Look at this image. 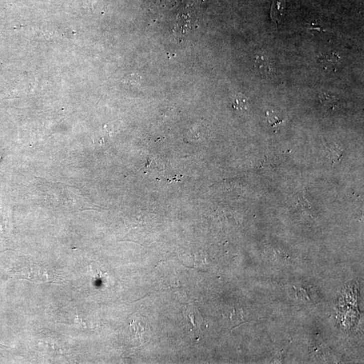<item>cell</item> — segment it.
<instances>
[{"mask_svg": "<svg viewBox=\"0 0 364 364\" xmlns=\"http://www.w3.org/2000/svg\"><path fill=\"white\" fill-rule=\"evenodd\" d=\"M234 107L237 110L246 111L248 109V103L247 99L244 96L239 95L235 99Z\"/></svg>", "mask_w": 364, "mask_h": 364, "instance_id": "obj_5", "label": "cell"}, {"mask_svg": "<svg viewBox=\"0 0 364 364\" xmlns=\"http://www.w3.org/2000/svg\"><path fill=\"white\" fill-rule=\"evenodd\" d=\"M267 117L268 123H269V124L272 127H274L277 124H281V123L283 122V121L282 119H281L280 117H279L276 113L273 112V111H268L267 112Z\"/></svg>", "mask_w": 364, "mask_h": 364, "instance_id": "obj_7", "label": "cell"}, {"mask_svg": "<svg viewBox=\"0 0 364 364\" xmlns=\"http://www.w3.org/2000/svg\"><path fill=\"white\" fill-rule=\"evenodd\" d=\"M255 67L260 74L263 76H269L271 74L272 67L271 63L263 55H256L255 57Z\"/></svg>", "mask_w": 364, "mask_h": 364, "instance_id": "obj_1", "label": "cell"}, {"mask_svg": "<svg viewBox=\"0 0 364 364\" xmlns=\"http://www.w3.org/2000/svg\"><path fill=\"white\" fill-rule=\"evenodd\" d=\"M140 80V76H138V75H132L130 78H128V83L130 85H136V84L139 83Z\"/></svg>", "mask_w": 364, "mask_h": 364, "instance_id": "obj_8", "label": "cell"}, {"mask_svg": "<svg viewBox=\"0 0 364 364\" xmlns=\"http://www.w3.org/2000/svg\"><path fill=\"white\" fill-rule=\"evenodd\" d=\"M320 61H322V63L325 65H331L335 64L337 62V60L340 59L338 55H336V54L331 53L322 54L321 56L319 57Z\"/></svg>", "mask_w": 364, "mask_h": 364, "instance_id": "obj_6", "label": "cell"}, {"mask_svg": "<svg viewBox=\"0 0 364 364\" xmlns=\"http://www.w3.org/2000/svg\"><path fill=\"white\" fill-rule=\"evenodd\" d=\"M327 149L330 153V159L333 163H336L342 159L343 151L342 148L336 145V144H330L327 146Z\"/></svg>", "mask_w": 364, "mask_h": 364, "instance_id": "obj_4", "label": "cell"}, {"mask_svg": "<svg viewBox=\"0 0 364 364\" xmlns=\"http://www.w3.org/2000/svg\"><path fill=\"white\" fill-rule=\"evenodd\" d=\"M285 9L284 0H274L271 6V18L277 24L280 22Z\"/></svg>", "mask_w": 364, "mask_h": 364, "instance_id": "obj_2", "label": "cell"}, {"mask_svg": "<svg viewBox=\"0 0 364 364\" xmlns=\"http://www.w3.org/2000/svg\"><path fill=\"white\" fill-rule=\"evenodd\" d=\"M319 98L320 101L324 107H326L329 110H333L338 105L339 99H337L336 96L332 95V94L326 93V92H321L319 94Z\"/></svg>", "mask_w": 364, "mask_h": 364, "instance_id": "obj_3", "label": "cell"}]
</instances>
